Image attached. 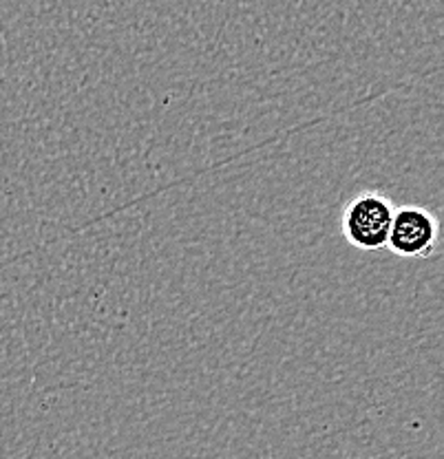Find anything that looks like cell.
Wrapping results in <instances>:
<instances>
[{
	"mask_svg": "<svg viewBox=\"0 0 444 459\" xmlns=\"http://www.w3.org/2000/svg\"><path fill=\"white\" fill-rule=\"evenodd\" d=\"M438 219L422 205L394 208L385 250L403 258H431L436 255Z\"/></svg>",
	"mask_w": 444,
	"mask_h": 459,
	"instance_id": "obj_2",
	"label": "cell"
},
{
	"mask_svg": "<svg viewBox=\"0 0 444 459\" xmlns=\"http://www.w3.org/2000/svg\"><path fill=\"white\" fill-rule=\"evenodd\" d=\"M394 208L396 205L383 193H358L343 210V237L361 252L385 250Z\"/></svg>",
	"mask_w": 444,
	"mask_h": 459,
	"instance_id": "obj_1",
	"label": "cell"
}]
</instances>
